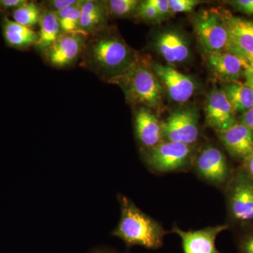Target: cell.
I'll return each mask as SVG.
<instances>
[{"instance_id":"32","label":"cell","mask_w":253,"mask_h":253,"mask_svg":"<svg viewBox=\"0 0 253 253\" xmlns=\"http://www.w3.org/2000/svg\"><path fill=\"white\" fill-rule=\"evenodd\" d=\"M239 122L243 123L253 131V106L249 111L242 114Z\"/></svg>"},{"instance_id":"21","label":"cell","mask_w":253,"mask_h":253,"mask_svg":"<svg viewBox=\"0 0 253 253\" xmlns=\"http://www.w3.org/2000/svg\"><path fill=\"white\" fill-rule=\"evenodd\" d=\"M221 89L236 113L244 114L253 106V90L241 81L224 83Z\"/></svg>"},{"instance_id":"1","label":"cell","mask_w":253,"mask_h":253,"mask_svg":"<svg viewBox=\"0 0 253 253\" xmlns=\"http://www.w3.org/2000/svg\"><path fill=\"white\" fill-rule=\"evenodd\" d=\"M139 58L123 38L106 28L88 37L81 65L110 83L126 73Z\"/></svg>"},{"instance_id":"5","label":"cell","mask_w":253,"mask_h":253,"mask_svg":"<svg viewBox=\"0 0 253 253\" xmlns=\"http://www.w3.org/2000/svg\"><path fill=\"white\" fill-rule=\"evenodd\" d=\"M193 146L164 141L156 147L145 151L144 159L147 167L156 173L186 170L192 166Z\"/></svg>"},{"instance_id":"24","label":"cell","mask_w":253,"mask_h":253,"mask_svg":"<svg viewBox=\"0 0 253 253\" xmlns=\"http://www.w3.org/2000/svg\"><path fill=\"white\" fill-rule=\"evenodd\" d=\"M140 2L139 0H109L106 4L110 17L127 18L135 16Z\"/></svg>"},{"instance_id":"34","label":"cell","mask_w":253,"mask_h":253,"mask_svg":"<svg viewBox=\"0 0 253 253\" xmlns=\"http://www.w3.org/2000/svg\"><path fill=\"white\" fill-rule=\"evenodd\" d=\"M244 77L246 79L245 83L251 86L253 90V66L249 65L245 70Z\"/></svg>"},{"instance_id":"30","label":"cell","mask_w":253,"mask_h":253,"mask_svg":"<svg viewBox=\"0 0 253 253\" xmlns=\"http://www.w3.org/2000/svg\"><path fill=\"white\" fill-rule=\"evenodd\" d=\"M229 3L240 12L253 15V0H234Z\"/></svg>"},{"instance_id":"27","label":"cell","mask_w":253,"mask_h":253,"mask_svg":"<svg viewBox=\"0 0 253 253\" xmlns=\"http://www.w3.org/2000/svg\"><path fill=\"white\" fill-rule=\"evenodd\" d=\"M169 6L172 14L191 12L194 11L201 1L196 0H169Z\"/></svg>"},{"instance_id":"26","label":"cell","mask_w":253,"mask_h":253,"mask_svg":"<svg viewBox=\"0 0 253 253\" xmlns=\"http://www.w3.org/2000/svg\"><path fill=\"white\" fill-rule=\"evenodd\" d=\"M236 245L239 253H253V226L243 229Z\"/></svg>"},{"instance_id":"18","label":"cell","mask_w":253,"mask_h":253,"mask_svg":"<svg viewBox=\"0 0 253 253\" xmlns=\"http://www.w3.org/2000/svg\"><path fill=\"white\" fill-rule=\"evenodd\" d=\"M109 13L106 1L84 0L81 6L79 31L94 36L107 28Z\"/></svg>"},{"instance_id":"9","label":"cell","mask_w":253,"mask_h":253,"mask_svg":"<svg viewBox=\"0 0 253 253\" xmlns=\"http://www.w3.org/2000/svg\"><path fill=\"white\" fill-rule=\"evenodd\" d=\"M164 141L193 146L200 136L199 113L185 108L174 111L162 122Z\"/></svg>"},{"instance_id":"33","label":"cell","mask_w":253,"mask_h":253,"mask_svg":"<svg viewBox=\"0 0 253 253\" xmlns=\"http://www.w3.org/2000/svg\"><path fill=\"white\" fill-rule=\"evenodd\" d=\"M241 167L253 180V152L245 160Z\"/></svg>"},{"instance_id":"7","label":"cell","mask_w":253,"mask_h":253,"mask_svg":"<svg viewBox=\"0 0 253 253\" xmlns=\"http://www.w3.org/2000/svg\"><path fill=\"white\" fill-rule=\"evenodd\" d=\"M200 178L216 186L225 189L234 169L231 168L225 154L214 145H207L194 155L192 166Z\"/></svg>"},{"instance_id":"25","label":"cell","mask_w":253,"mask_h":253,"mask_svg":"<svg viewBox=\"0 0 253 253\" xmlns=\"http://www.w3.org/2000/svg\"><path fill=\"white\" fill-rule=\"evenodd\" d=\"M135 16L139 19L149 22H159L161 21L158 10L151 0L141 1Z\"/></svg>"},{"instance_id":"15","label":"cell","mask_w":253,"mask_h":253,"mask_svg":"<svg viewBox=\"0 0 253 253\" xmlns=\"http://www.w3.org/2000/svg\"><path fill=\"white\" fill-rule=\"evenodd\" d=\"M154 47L168 64H181L189 59L190 46L185 37L174 30L161 32L155 38Z\"/></svg>"},{"instance_id":"20","label":"cell","mask_w":253,"mask_h":253,"mask_svg":"<svg viewBox=\"0 0 253 253\" xmlns=\"http://www.w3.org/2000/svg\"><path fill=\"white\" fill-rule=\"evenodd\" d=\"M41 8L38 41L34 47L42 54L62 34V31L56 14L43 6Z\"/></svg>"},{"instance_id":"28","label":"cell","mask_w":253,"mask_h":253,"mask_svg":"<svg viewBox=\"0 0 253 253\" xmlns=\"http://www.w3.org/2000/svg\"><path fill=\"white\" fill-rule=\"evenodd\" d=\"M80 1L81 0H49L44 1L42 6L53 12L57 13L78 4Z\"/></svg>"},{"instance_id":"14","label":"cell","mask_w":253,"mask_h":253,"mask_svg":"<svg viewBox=\"0 0 253 253\" xmlns=\"http://www.w3.org/2000/svg\"><path fill=\"white\" fill-rule=\"evenodd\" d=\"M206 61L213 74L224 83L239 81L249 63L231 51L206 54Z\"/></svg>"},{"instance_id":"3","label":"cell","mask_w":253,"mask_h":253,"mask_svg":"<svg viewBox=\"0 0 253 253\" xmlns=\"http://www.w3.org/2000/svg\"><path fill=\"white\" fill-rule=\"evenodd\" d=\"M110 83L121 86L129 104L150 109H158L162 105V84L152 66L140 56L126 73Z\"/></svg>"},{"instance_id":"12","label":"cell","mask_w":253,"mask_h":253,"mask_svg":"<svg viewBox=\"0 0 253 253\" xmlns=\"http://www.w3.org/2000/svg\"><path fill=\"white\" fill-rule=\"evenodd\" d=\"M229 228V224H225L185 231L174 226L172 232L180 237L184 253H221L216 247V239L220 233Z\"/></svg>"},{"instance_id":"36","label":"cell","mask_w":253,"mask_h":253,"mask_svg":"<svg viewBox=\"0 0 253 253\" xmlns=\"http://www.w3.org/2000/svg\"><path fill=\"white\" fill-rule=\"evenodd\" d=\"M246 60L250 65L253 66V55H244V56H240Z\"/></svg>"},{"instance_id":"13","label":"cell","mask_w":253,"mask_h":253,"mask_svg":"<svg viewBox=\"0 0 253 253\" xmlns=\"http://www.w3.org/2000/svg\"><path fill=\"white\" fill-rule=\"evenodd\" d=\"M220 12L229 34V51L239 56L253 55V21L234 16L227 10Z\"/></svg>"},{"instance_id":"22","label":"cell","mask_w":253,"mask_h":253,"mask_svg":"<svg viewBox=\"0 0 253 253\" xmlns=\"http://www.w3.org/2000/svg\"><path fill=\"white\" fill-rule=\"evenodd\" d=\"M41 6L35 1H26L11 12L15 22L28 28H33L39 23Z\"/></svg>"},{"instance_id":"29","label":"cell","mask_w":253,"mask_h":253,"mask_svg":"<svg viewBox=\"0 0 253 253\" xmlns=\"http://www.w3.org/2000/svg\"><path fill=\"white\" fill-rule=\"evenodd\" d=\"M151 1L157 9L161 21L169 18L173 14L169 6V0H151Z\"/></svg>"},{"instance_id":"10","label":"cell","mask_w":253,"mask_h":253,"mask_svg":"<svg viewBox=\"0 0 253 253\" xmlns=\"http://www.w3.org/2000/svg\"><path fill=\"white\" fill-rule=\"evenodd\" d=\"M206 123L217 133L229 129L239 122L236 113L221 88L214 85L205 104Z\"/></svg>"},{"instance_id":"8","label":"cell","mask_w":253,"mask_h":253,"mask_svg":"<svg viewBox=\"0 0 253 253\" xmlns=\"http://www.w3.org/2000/svg\"><path fill=\"white\" fill-rule=\"evenodd\" d=\"M88 37L81 31L62 33L43 53L44 59L48 64L56 68L74 66L81 60Z\"/></svg>"},{"instance_id":"35","label":"cell","mask_w":253,"mask_h":253,"mask_svg":"<svg viewBox=\"0 0 253 253\" xmlns=\"http://www.w3.org/2000/svg\"><path fill=\"white\" fill-rule=\"evenodd\" d=\"M89 253H122L118 251H113L112 249H106V248H96L90 251Z\"/></svg>"},{"instance_id":"11","label":"cell","mask_w":253,"mask_h":253,"mask_svg":"<svg viewBox=\"0 0 253 253\" xmlns=\"http://www.w3.org/2000/svg\"><path fill=\"white\" fill-rule=\"evenodd\" d=\"M151 66L169 99L174 102L183 104L194 96L196 84L192 78L170 66L154 63Z\"/></svg>"},{"instance_id":"19","label":"cell","mask_w":253,"mask_h":253,"mask_svg":"<svg viewBox=\"0 0 253 253\" xmlns=\"http://www.w3.org/2000/svg\"><path fill=\"white\" fill-rule=\"evenodd\" d=\"M1 33L6 46L17 50H27L36 45L38 32L15 22L3 15L1 20Z\"/></svg>"},{"instance_id":"6","label":"cell","mask_w":253,"mask_h":253,"mask_svg":"<svg viewBox=\"0 0 253 253\" xmlns=\"http://www.w3.org/2000/svg\"><path fill=\"white\" fill-rule=\"evenodd\" d=\"M194 33L205 54L229 51V34L219 10L200 11L193 19Z\"/></svg>"},{"instance_id":"4","label":"cell","mask_w":253,"mask_h":253,"mask_svg":"<svg viewBox=\"0 0 253 253\" xmlns=\"http://www.w3.org/2000/svg\"><path fill=\"white\" fill-rule=\"evenodd\" d=\"M229 227L244 229L253 226V180L240 167L234 169L225 189Z\"/></svg>"},{"instance_id":"31","label":"cell","mask_w":253,"mask_h":253,"mask_svg":"<svg viewBox=\"0 0 253 253\" xmlns=\"http://www.w3.org/2000/svg\"><path fill=\"white\" fill-rule=\"evenodd\" d=\"M27 0H0V13L12 12L18 6L24 4Z\"/></svg>"},{"instance_id":"17","label":"cell","mask_w":253,"mask_h":253,"mask_svg":"<svg viewBox=\"0 0 253 253\" xmlns=\"http://www.w3.org/2000/svg\"><path fill=\"white\" fill-rule=\"evenodd\" d=\"M218 134L226 151L236 161L243 163L253 152V131L243 123H236Z\"/></svg>"},{"instance_id":"23","label":"cell","mask_w":253,"mask_h":253,"mask_svg":"<svg viewBox=\"0 0 253 253\" xmlns=\"http://www.w3.org/2000/svg\"><path fill=\"white\" fill-rule=\"evenodd\" d=\"M84 0H81L78 4L59 12L55 13L59 20L62 33H74L79 31L81 21V6Z\"/></svg>"},{"instance_id":"16","label":"cell","mask_w":253,"mask_h":253,"mask_svg":"<svg viewBox=\"0 0 253 253\" xmlns=\"http://www.w3.org/2000/svg\"><path fill=\"white\" fill-rule=\"evenodd\" d=\"M134 126L136 139L145 151L164 141L162 122L149 108L141 106L136 111Z\"/></svg>"},{"instance_id":"2","label":"cell","mask_w":253,"mask_h":253,"mask_svg":"<svg viewBox=\"0 0 253 253\" xmlns=\"http://www.w3.org/2000/svg\"><path fill=\"white\" fill-rule=\"evenodd\" d=\"M118 200L121 219L112 235L122 240L128 248L140 246L149 250L161 249L167 234L163 226L126 196L119 195Z\"/></svg>"}]
</instances>
